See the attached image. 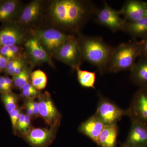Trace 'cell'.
I'll use <instances>...</instances> for the list:
<instances>
[{
    "instance_id": "obj_9",
    "label": "cell",
    "mask_w": 147,
    "mask_h": 147,
    "mask_svg": "<svg viewBox=\"0 0 147 147\" xmlns=\"http://www.w3.org/2000/svg\"><path fill=\"white\" fill-rule=\"evenodd\" d=\"M96 115L105 125L117 124L123 116L126 115V110L118 107L112 100L100 95Z\"/></svg>"
},
{
    "instance_id": "obj_34",
    "label": "cell",
    "mask_w": 147,
    "mask_h": 147,
    "mask_svg": "<svg viewBox=\"0 0 147 147\" xmlns=\"http://www.w3.org/2000/svg\"><path fill=\"white\" fill-rule=\"evenodd\" d=\"M121 147H131L129 146H128V145H127L126 144H125V143H124V144H122L121 145Z\"/></svg>"
},
{
    "instance_id": "obj_35",
    "label": "cell",
    "mask_w": 147,
    "mask_h": 147,
    "mask_svg": "<svg viewBox=\"0 0 147 147\" xmlns=\"http://www.w3.org/2000/svg\"><path fill=\"white\" fill-rule=\"evenodd\" d=\"M145 17L147 18V1L146 3V13H145Z\"/></svg>"
},
{
    "instance_id": "obj_3",
    "label": "cell",
    "mask_w": 147,
    "mask_h": 147,
    "mask_svg": "<svg viewBox=\"0 0 147 147\" xmlns=\"http://www.w3.org/2000/svg\"><path fill=\"white\" fill-rule=\"evenodd\" d=\"M141 55V40L121 43L114 48L107 72L130 71Z\"/></svg>"
},
{
    "instance_id": "obj_24",
    "label": "cell",
    "mask_w": 147,
    "mask_h": 147,
    "mask_svg": "<svg viewBox=\"0 0 147 147\" xmlns=\"http://www.w3.org/2000/svg\"><path fill=\"white\" fill-rule=\"evenodd\" d=\"M1 98L8 113L18 108V96L12 92L1 94Z\"/></svg>"
},
{
    "instance_id": "obj_28",
    "label": "cell",
    "mask_w": 147,
    "mask_h": 147,
    "mask_svg": "<svg viewBox=\"0 0 147 147\" xmlns=\"http://www.w3.org/2000/svg\"><path fill=\"white\" fill-rule=\"evenodd\" d=\"M0 54L8 59L9 61L15 59L9 46H3L0 49Z\"/></svg>"
},
{
    "instance_id": "obj_29",
    "label": "cell",
    "mask_w": 147,
    "mask_h": 147,
    "mask_svg": "<svg viewBox=\"0 0 147 147\" xmlns=\"http://www.w3.org/2000/svg\"><path fill=\"white\" fill-rule=\"evenodd\" d=\"M26 100L30 105L32 110L33 113H34L35 117H39L38 102V101H35L34 98L26 99Z\"/></svg>"
},
{
    "instance_id": "obj_36",
    "label": "cell",
    "mask_w": 147,
    "mask_h": 147,
    "mask_svg": "<svg viewBox=\"0 0 147 147\" xmlns=\"http://www.w3.org/2000/svg\"><path fill=\"white\" fill-rule=\"evenodd\" d=\"M2 44L1 42V41H0V49L1 48V47H2Z\"/></svg>"
},
{
    "instance_id": "obj_1",
    "label": "cell",
    "mask_w": 147,
    "mask_h": 147,
    "mask_svg": "<svg viewBox=\"0 0 147 147\" xmlns=\"http://www.w3.org/2000/svg\"><path fill=\"white\" fill-rule=\"evenodd\" d=\"M98 8L91 1L53 0L45 1V21L54 27L71 35L81 32L82 28L93 18Z\"/></svg>"
},
{
    "instance_id": "obj_18",
    "label": "cell",
    "mask_w": 147,
    "mask_h": 147,
    "mask_svg": "<svg viewBox=\"0 0 147 147\" xmlns=\"http://www.w3.org/2000/svg\"><path fill=\"white\" fill-rule=\"evenodd\" d=\"M104 126L105 125L94 114L81 123L78 130L97 144L98 137Z\"/></svg>"
},
{
    "instance_id": "obj_13",
    "label": "cell",
    "mask_w": 147,
    "mask_h": 147,
    "mask_svg": "<svg viewBox=\"0 0 147 147\" xmlns=\"http://www.w3.org/2000/svg\"><path fill=\"white\" fill-rule=\"evenodd\" d=\"M60 125H54L49 128L32 127L23 137L32 147H47L55 139Z\"/></svg>"
},
{
    "instance_id": "obj_22",
    "label": "cell",
    "mask_w": 147,
    "mask_h": 147,
    "mask_svg": "<svg viewBox=\"0 0 147 147\" xmlns=\"http://www.w3.org/2000/svg\"><path fill=\"white\" fill-rule=\"evenodd\" d=\"M30 81L32 86L38 90L45 88L47 84V76L44 71L37 69L32 72Z\"/></svg>"
},
{
    "instance_id": "obj_27",
    "label": "cell",
    "mask_w": 147,
    "mask_h": 147,
    "mask_svg": "<svg viewBox=\"0 0 147 147\" xmlns=\"http://www.w3.org/2000/svg\"><path fill=\"white\" fill-rule=\"evenodd\" d=\"M31 117L30 116L28 115H26L25 119H24V124L22 126L21 131L19 132V134L20 135L24 136L25 134L31 128Z\"/></svg>"
},
{
    "instance_id": "obj_23",
    "label": "cell",
    "mask_w": 147,
    "mask_h": 147,
    "mask_svg": "<svg viewBox=\"0 0 147 147\" xmlns=\"http://www.w3.org/2000/svg\"><path fill=\"white\" fill-rule=\"evenodd\" d=\"M32 67V66H28L19 74L13 76L12 79L13 85L15 87L21 90L25 85L30 82Z\"/></svg>"
},
{
    "instance_id": "obj_4",
    "label": "cell",
    "mask_w": 147,
    "mask_h": 147,
    "mask_svg": "<svg viewBox=\"0 0 147 147\" xmlns=\"http://www.w3.org/2000/svg\"><path fill=\"white\" fill-rule=\"evenodd\" d=\"M45 1L33 0L24 5L13 22L28 31L42 26L45 20Z\"/></svg>"
},
{
    "instance_id": "obj_31",
    "label": "cell",
    "mask_w": 147,
    "mask_h": 147,
    "mask_svg": "<svg viewBox=\"0 0 147 147\" xmlns=\"http://www.w3.org/2000/svg\"><path fill=\"white\" fill-rule=\"evenodd\" d=\"M9 61L8 59L0 54V73L4 71Z\"/></svg>"
},
{
    "instance_id": "obj_5",
    "label": "cell",
    "mask_w": 147,
    "mask_h": 147,
    "mask_svg": "<svg viewBox=\"0 0 147 147\" xmlns=\"http://www.w3.org/2000/svg\"><path fill=\"white\" fill-rule=\"evenodd\" d=\"M30 31L36 36L52 58H54L60 47L73 35L47 26H42Z\"/></svg>"
},
{
    "instance_id": "obj_10",
    "label": "cell",
    "mask_w": 147,
    "mask_h": 147,
    "mask_svg": "<svg viewBox=\"0 0 147 147\" xmlns=\"http://www.w3.org/2000/svg\"><path fill=\"white\" fill-rule=\"evenodd\" d=\"M30 34L14 22L3 24L0 27V41L3 46L18 45L23 46Z\"/></svg>"
},
{
    "instance_id": "obj_26",
    "label": "cell",
    "mask_w": 147,
    "mask_h": 147,
    "mask_svg": "<svg viewBox=\"0 0 147 147\" xmlns=\"http://www.w3.org/2000/svg\"><path fill=\"white\" fill-rule=\"evenodd\" d=\"M21 110V108L18 107L15 110H13V111H11L9 113L10 116L13 132L14 134H15L16 125L18 123V120L20 118V116L22 113Z\"/></svg>"
},
{
    "instance_id": "obj_25",
    "label": "cell",
    "mask_w": 147,
    "mask_h": 147,
    "mask_svg": "<svg viewBox=\"0 0 147 147\" xmlns=\"http://www.w3.org/2000/svg\"><path fill=\"white\" fill-rule=\"evenodd\" d=\"M22 96L26 98H35L39 95L40 92L32 86L30 82H29L21 89Z\"/></svg>"
},
{
    "instance_id": "obj_12",
    "label": "cell",
    "mask_w": 147,
    "mask_h": 147,
    "mask_svg": "<svg viewBox=\"0 0 147 147\" xmlns=\"http://www.w3.org/2000/svg\"><path fill=\"white\" fill-rule=\"evenodd\" d=\"M38 97L40 117L50 126L60 124L61 115L54 104L49 92L40 93Z\"/></svg>"
},
{
    "instance_id": "obj_2",
    "label": "cell",
    "mask_w": 147,
    "mask_h": 147,
    "mask_svg": "<svg viewBox=\"0 0 147 147\" xmlns=\"http://www.w3.org/2000/svg\"><path fill=\"white\" fill-rule=\"evenodd\" d=\"M76 35L83 61L95 66L100 75L107 72L115 47L106 43L100 37L89 36L82 32Z\"/></svg>"
},
{
    "instance_id": "obj_17",
    "label": "cell",
    "mask_w": 147,
    "mask_h": 147,
    "mask_svg": "<svg viewBox=\"0 0 147 147\" xmlns=\"http://www.w3.org/2000/svg\"><path fill=\"white\" fill-rule=\"evenodd\" d=\"M130 71L131 82L139 88H147V57L140 56Z\"/></svg>"
},
{
    "instance_id": "obj_33",
    "label": "cell",
    "mask_w": 147,
    "mask_h": 147,
    "mask_svg": "<svg viewBox=\"0 0 147 147\" xmlns=\"http://www.w3.org/2000/svg\"><path fill=\"white\" fill-rule=\"evenodd\" d=\"M4 76L7 87L8 90H9V91L12 92H11V90H12V87H13V80L9 78L8 76Z\"/></svg>"
},
{
    "instance_id": "obj_7",
    "label": "cell",
    "mask_w": 147,
    "mask_h": 147,
    "mask_svg": "<svg viewBox=\"0 0 147 147\" xmlns=\"http://www.w3.org/2000/svg\"><path fill=\"white\" fill-rule=\"evenodd\" d=\"M120 15L119 11L114 9L106 1H104L103 7L98 8L93 18L98 24L115 32L124 31L126 21L121 18Z\"/></svg>"
},
{
    "instance_id": "obj_19",
    "label": "cell",
    "mask_w": 147,
    "mask_h": 147,
    "mask_svg": "<svg viewBox=\"0 0 147 147\" xmlns=\"http://www.w3.org/2000/svg\"><path fill=\"white\" fill-rule=\"evenodd\" d=\"M118 133L117 124L105 125L98 137L97 145L101 147H116Z\"/></svg>"
},
{
    "instance_id": "obj_21",
    "label": "cell",
    "mask_w": 147,
    "mask_h": 147,
    "mask_svg": "<svg viewBox=\"0 0 147 147\" xmlns=\"http://www.w3.org/2000/svg\"><path fill=\"white\" fill-rule=\"evenodd\" d=\"M77 79L82 87L87 88L95 89L96 72L83 70L78 67L75 69Z\"/></svg>"
},
{
    "instance_id": "obj_32",
    "label": "cell",
    "mask_w": 147,
    "mask_h": 147,
    "mask_svg": "<svg viewBox=\"0 0 147 147\" xmlns=\"http://www.w3.org/2000/svg\"><path fill=\"white\" fill-rule=\"evenodd\" d=\"M141 41V55L147 57V37L144 39H142Z\"/></svg>"
},
{
    "instance_id": "obj_6",
    "label": "cell",
    "mask_w": 147,
    "mask_h": 147,
    "mask_svg": "<svg viewBox=\"0 0 147 147\" xmlns=\"http://www.w3.org/2000/svg\"><path fill=\"white\" fill-rule=\"evenodd\" d=\"M54 58L69 66L73 70L80 67L84 61L77 35H73L62 45Z\"/></svg>"
},
{
    "instance_id": "obj_30",
    "label": "cell",
    "mask_w": 147,
    "mask_h": 147,
    "mask_svg": "<svg viewBox=\"0 0 147 147\" xmlns=\"http://www.w3.org/2000/svg\"><path fill=\"white\" fill-rule=\"evenodd\" d=\"M11 92L6 85L4 76H0V93L1 94Z\"/></svg>"
},
{
    "instance_id": "obj_20",
    "label": "cell",
    "mask_w": 147,
    "mask_h": 147,
    "mask_svg": "<svg viewBox=\"0 0 147 147\" xmlns=\"http://www.w3.org/2000/svg\"><path fill=\"white\" fill-rule=\"evenodd\" d=\"M124 32L129 34L134 40L147 37V18H141L134 22H126Z\"/></svg>"
},
{
    "instance_id": "obj_11",
    "label": "cell",
    "mask_w": 147,
    "mask_h": 147,
    "mask_svg": "<svg viewBox=\"0 0 147 147\" xmlns=\"http://www.w3.org/2000/svg\"><path fill=\"white\" fill-rule=\"evenodd\" d=\"M126 113L131 121L147 127V88H139L135 92Z\"/></svg>"
},
{
    "instance_id": "obj_15",
    "label": "cell",
    "mask_w": 147,
    "mask_h": 147,
    "mask_svg": "<svg viewBox=\"0 0 147 147\" xmlns=\"http://www.w3.org/2000/svg\"><path fill=\"white\" fill-rule=\"evenodd\" d=\"M24 5L19 0H0V22H13Z\"/></svg>"
},
{
    "instance_id": "obj_14",
    "label": "cell",
    "mask_w": 147,
    "mask_h": 147,
    "mask_svg": "<svg viewBox=\"0 0 147 147\" xmlns=\"http://www.w3.org/2000/svg\"><path fill=\"white\" fill-rule=\"evenodd\" d=\"M146 3L139 0H128L119 11L127 22H134L145 17Z\"/></svg>"
},
{
    "instance_id": "obj_8",
    "label": "cell",
    "mask_w": 147,
    "mask_h": 147,
    "mask_svg": "<svg viewBox=\"0 0 147 147\" xmlns=\"http://www.w3.org/2000/svg\"><path fill=\"white\" fill-rule=\"evenodd\" d=\"M24 46L26 58L33 67L45 63H48L52 67H55L51 56L31 32Z\"/></svg>"
},
{
    "instance_id": "obj_16",
    "label": "cell",
    "mask_w": 147,
    "mask_h": 147,
    "mask_svg": "<svg viewBox=\"0 0 147 147\" xmlns=\"http://www.w3.org/2000/svg\"><path fill=\"white\" fill-rule=\"evenodd\" d=\"M125 143L131 147H147V127L131 121V128Z\"/></svg>"
}]
</instances>
